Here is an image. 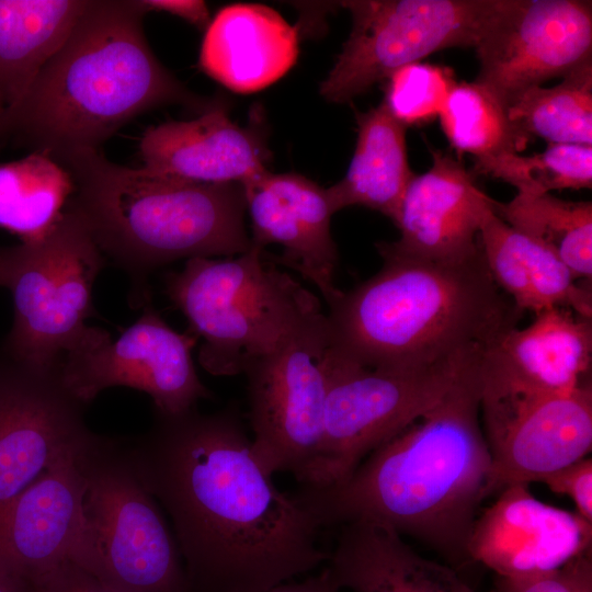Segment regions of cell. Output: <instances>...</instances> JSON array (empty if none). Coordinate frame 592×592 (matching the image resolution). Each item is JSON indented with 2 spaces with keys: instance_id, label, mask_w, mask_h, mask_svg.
Wrapping results in <instances>:
<instances>
[{
  "instance_id": "6da1fadb",
  "label": "cell",
  "mask_w": 592,
  "mask_h": 592,
  "mask_svg": "<svg viewBox=\"0 0 592 592\" xmlns=\"http://www.w3.org/2000/svg\"><path fill=\"white\" fill-rule=\"evenodd\" d=\"M124 446L171 519L190 592H266L328 561L320 527L254 460L236 403L155 411Z\"/></svg>"
},
{
  "instance_id": "7a4b0ae2",
  "label": "cell",
  "mask_w": 592,
  "mask_h": 592,
  "mask_svg": "<svg viewBox=\"0 0 592 592\" xmlns=\"http://www.w3.org/2000/svg\"><path fill=\"white\" fill-rule=\"evenodd\" d=\"M482 353L435 406L346 478L300 486L293 497L318 527L368 522L419 539L454 565L468 562V536L491 474L480 419Z\"/></svg>"
},
{
  "instance_id": "3957f363",
  "label": "cell",
  "mask_w": 592,
  "mask_h": 592,
  "mask_svg": "<svg viewBox=\"0 0 592 592\" xmlns=\"http://www.w3.org/2000/svg\"><path fill=\"white\" fill-rule=\"evenodd\" d=\"M138 0H90L59 50L7 110L9 143L56 162L101 147L168 104L206 110L156 57Z\"/></svg>"
},
{
  "instance_id": "277c9868",
  "label": "cell",
  "mask_w": 592,
  "mask_h": 592,
  "mask_svg": "<svg viewBox=\"0 0 592 592\" xmlns=\"http://www.w3.org/2000/svg\"><path fill=\"white\" fill-rule=\"evenodd\" d=\"M382 269L328 304L329 350L367 368H410L485 351L522 311L496 285L481 249L434 261L376 244Z\"/></svg>"
},
{
  "instance_id": "5b68a950",
  "label": "cell",
  "mask_w": 592,
  "mask_h": 592,
  "mask_svg": "<svg viewBox=\"0 0 592 592\" xmlns=\"http://www.w3.org/2000/svg\"><path fill=\"white\" fill-rule=\"evenodd\" d=\"M75 191L65 209L129 277V304L151 299L150 274L181 259L234 257L252 247L240 183H192L152 175L84 151L58 162Z\"/></svg>"
},
{
  "instance_id": "8992f818",
  "label": "cell",
  "mask_w": 592,
  "mask_h": 592,
  "mask_svg": "<svg viewBox=\"0 0 592 592\" xmlns=\"http://www.w3.org/2000/svg\"><path fill=\"white\" fill-rule=\"evenodd\" d=\"M164 286L201 340V366L215 376L243 374L323 314L316 295L254 246L234 257L189 259L167 273Z\"/></svg>"
},
{
  "instance_id": "52a82bcc",
  "label": "cell",
  "mask_w": 592,
  "mask_h": 592,
  "mask_svg": "<svg viewBox=\"0 0 592 592\" xmlns=\"http://www.w3.org/2000/svg\"><path fill=\"white\" fill-rule=\"evenodd\" d=\"M104 266L88 229L67 209L43 240L3 248L2 287L11 294L13 321L1 349L55 371L68 353L112 338L86 322L96 316L93 287Z\"/></svg>"
},
{
  "instance_id": "ba28073f",
  "label": "cell",
  "mask_w": 592,
  "mask_h": 592,
  "mask_svg": "<svg viewBox=\"0 0 592 592\" xmlns=\"http://www.w3.org/2000/svg\"><path fill=\"white\" fill-rule=\"evenodd\" d=\"M83 462V527L73 562L112 592H190L173 532L124 442L95 433Z\"/></svg>"
},
{
  "instance_id": "9c48e42d",
  "label": "cell",
  "mask_w": 592,
  "mask_h": 592,
  "mask_svg": "<svg viewBox=\"0 0 592 592\" xmlns=\"http://www.w3.org/2000/svg\"><path fill=\"white\" fill-rule=\"evenodd\" d=\"M482 352L419 367L367 368L328 346L322 442L304 486L326 487L346 478L369 453L435 406Z\"/></svg>"
},
{
  "instance_id": "30bf717a",
  "label": "cell",
  "mask_w": 592,
  "mask_h": 592,
  "mask_svg": "<svg viewBox=\"0 0 592 592\" xmlns=\"http://www.w3.org/2000/svg\"><path fill=\"white\" fill-rule=\"evenodd\" d=\"M499 0H349L352 29L320 84L345 103L399 68L445 48H475Z\"/></svg>"
},
{
  "instance_id": "8fae6325",
  "label": "cell",
  "mask_w": 592,
  "mask_h": 592,
  "mask_svg": "<svg viewBox=\"0 0 592 592\" xmlns=\"http://www.w3.org/2000/svg\"><path fill=\"white\" fill-rule=\"evenodd\" d=\"M328 346L323 312L243 373L253 432L251 453L271 477L287 471L304 485L317 463L323 434Z\"/></svg>"
},
{
  "instance_id": "7c38bea8",
  "label": "cell",
  "mask_w": 592,
  "mask_h": 592,
  "mask_svg": "<svg viewBox=\"0 0 592 592\" xmlns=\"http://www.w3.org/2000/svg\"><path fill=\"white\" fill-rule=\"evenodd\" d=\"M122 334L68 353L59 365L64 386L87 405L106 388L124 386L148 394L155 411L177 414L213 392L198 377L192 351L197 338L172 329L149 299Z\"/></svg>"
},
{
  "instance_id": "4fadbf2b",
  "label": "cell",
  "mask_w": 592,
  "mask_h": 592,
  "mask_svg": "<svg viewBox=\"0 0 592 592\" xmlns=\"http://www.w3.org/2000/svg\"><path fill=\"white\" fill-rule=\"evenodd\" d=\"M474 49L475 81L508 106L524 90L592 59V2L499 0Z\"/></svg>"
},
{
  "instance_id": "5bb4252c",
  "label": "cell",
  "mask_w": 592,
  "mask_h": 592,
  "mask_svg": "<svg viewBox=\"0 0 592 592\" xmlns=\"http://www.w3.org/2000/svg\"><path fill=\"white\" fill-rule=\"evenodd\" d=\"M491 455L489 496L509 485L540 482L592 447V384L563 394L480 396Z\"/></svg>"
},
{
  "instance_id": "9a60e30c",
  "label": "cell",
  "mask_w": 592,
  "mask_h": 592,
  "mask_svg": "<svg viewBox=\"0 0 592 592\" xmlns=\"http://www.w3.org/2000/svg\"><path fill=\"white\" fill-rule=\"evenodd\" d=\"M59 371L19 362L0 346V513L49 466L94 435Z\"/></svg>"
},
{
  "instance_id": "2e32d148",
  "label": "cell",
  "mask_w": 592,
  "mask_h": 592,
  "mask_svg": "<svg viewBox=\"0 0 592 592\" xmlns=\"http://www.w3.org/2000/svg\"><path fill=\"white\" fill-rule=\"evenodd\" d=\"M498 493L471 526L468 561L499 578H524L557 570L591 553L592 524L576 512L539 501L525 483L509 485Z\"/></svg>"
},
{
  "instance_id": "e0dca14e",
  "label": "cell",
  "mask_w": 592,
  "mask_h": 592,
  "mask_svg": "<svg viewBox=\"0 0 592 592\" xmlns=\"http://www.w3.org/2000/svg\"><path fill=\"white\" fill-rule=\"evenodd\" d=\"M91 440L55 462L2 510L1 572L33 584L59 565L73 562L83 527V453Z\"/></svg>"
},
{
  "instance_id": "ac0fdd59",
  "label": "cell",
  "mask_w": 592,
  "mask_h": 592,
  "mask_svg": "<svg viewBox=\"0 0 592 592\" xmlns=\"http://www.w3.org/2000/svg\"><path fill=\"white\" fill-rule=\"evenodd\" d=\"M242 186L252 246L264 250L280 244L282 253L267 259L297 271L331 303L341 291L334 285L339 255L331 235L334 213L326 189L300 174L269 170Z\"/></svg>"
},
{
  "instance_id": "d6986e66",
  "label": "cell",
  "mask_w": 592,
  "mask_h": 592,
  "mask_svg": "<svg viewBox=\"0 0 592 592\" xmlns=\"http://www.w3.org/2000/svg\"><path fill=\"white\" fill-rule=\"evenodd\" d=\"M592 318L554 307L487 348L481 396L563 394L591 383Z\"/></svg>"
},
{
  "instance_id": "ffe728a7",
  "label": "cell",
  "mask_w": 592,
  "mask_h": 592,
  "mask_svg": "<svg viewBox=\"0 0 592 592\" xmlns=\"http://www.w3.org/2000/svg\"><path fill=\"white\" fill-rule=\"evenodd\" d=\"M432 164L414 174L394 223L396 252L434 261H454L479 252V232L496 202L476 183L473 172L452 155L432 150Z\"/></svg>"
},
{
  "instance_id": "44dd1931",
  "label": "cell",
  "mask_w": 592,
  "mask_h": 592,
  "mask_svg": "<svg viewBox=\"0 0 592 592\" xmlns=\"http://www.w3.org/2000/svg\"><path fill=\"white\" fill-rule=\"evenodd\" d=\"M141 169L192 183H240L267 171L270 151L254 121L240 126L213 103L196 118L148 127L141 136Z\"/></svg>"
},
{
  "instance_id": "7402d4cb",
  "label": "cell",
  "mask_w": 592,
  "mask_h": 592,
  "mask_svg": "<svg viewBox=\"0 0 592 592\" xmlns=\"http://www.w3.org/2000/svg\"><path fill=\"white\" fill-rule=\"evenodd\" d=\"M297 55V31L281 14L263 4L236 3L207 26L200 67L226 88L251 93L282 78Z\"/></svg>"
},
{
  "instance_id": "603a6c76",
  "label": "cell",
  "mask_w": 592,
  "mask_h": 592,
  "mask_svg": "<svg viewBox=\"0 0 592 592\" xmlns=\"http://www.w3.org/2000/svg\"><path fill=\"white\" fill-rule=\"evenodd\" d=\"M352 592H476L453 568L417 554L395 531L368 522L340 526L325 567Z\"/></svg>"
},
{
  "instance_id": "cb8c5ba5",
  "label": "cell",
  "mask_w": 592,
  "mask_h": 592,
  "mask_svg": "<svg viewBox=\"0 0 592 592\" xmlns=\"http://www.w3.org/2000/svg\"><path fill=\"white\" fill-rule=\"evenodd\" d=\"M479 246L493 282L522 312L562 307L592 318L591 285L580 283L553 251L512 228L496 209L481 226Z\"/></svg>"
},
{
  "instance_id": "d4e9b609",
  "label": "cell",
  "mask_w": 592,
  "mask_h": 592,
  "mask_svg": "<svg viewBox=\"0 0 592 592\" xmlns=\"http://www.w3.org/2000/svg\"><path fill=\"white\" fill-rule=\"evenodd\" d=\"M356 146L342 180L326 189L333 213L364 206L397 219L406 190L414 177L408 162L407 126L384 102L356 113Z\"/></svg>"
},
{
  "instance_id": "484cf974",
  "label": "cell",
  "mask_w": 592,
  "mask_h": 592,
  "mask_svg": "<svg viewBox=\"0 0 592 592\" xmlns=\"http://www.w3.org/2000/svg\"><path fill=\"white\" fill-rule=\"evenodd\" d=\"M89 4L90 0H0V100L7 110L23 98Z\"/></svg>"
},
{
  "instance_id": "4316f807",
  "label": "cell",
  "mask_w": 592,
  "mask_h": 592,
  "mask_svg": "<svg viewBox=\"0 0 592 592\" xmlns=\"http://www.w3.org/2000/svg\"><path fill=\"white\" fill-rule=\"evenodd\" d=\"M73 191L70 173L45 153L0 163V228L22 243L43 240L61 219Z\"/></svg>"
},
{
  "instance_id": "83f0119b",
  "label": "cell",
  "mask_w": 592,
  "mask_h": 592,
  "mask_svg": "<svg viewBox=\"0 0 592 592\" xmlns=\"http://www.w3.org/2000/svg\"><path fill=\"white\" fill-rule=\"evenodd\" d=\"M497 215L515 230L553 251L583 284L592 276V204L550 193H517L496 202Z\"/></svg>"
},
{
  "instance_id": "f1b7e54d",
  "label": "cell",
  "mask_w": 592,
  "mask_h": 592,
  "mask_svg": "<svg viewBox=\"0 0 592 592\" xmlns=\"http://www.w3.org/2000/svg\"><path fill=\"white\" fill-rule=\"evenodd\" d=\"M515 127L528 139L592 146V59L554 87L535 86L506 106Z\"/></svg>"
},
{
  "instance_id": "f546056e",
  "label": "cell",
  "mask_w": 592,
  "mask_h": 592,
  "mask_svg": "<svg viewBox=\"0 0 592 592\" xmlns=\"http://www.w3.org/2000/svg\"><path fill=\"white\" fill-rule=\"evenodd\" d=\"M439 117L451 145L475 161L520 153L530 141L510 119L502 100L477 81L457 82Z\"/></svg>"
},
{
  "instance_id": "4dcf8cb0",
  "label": "cell",
  "mask_w": 592,
  "mask_h": 592,
  "mask_svg": "<svg viewBox=\"0 0 592 592\" xmlns=\"http://www.w3.org/2000/svg\"><path fill=\"white\" fill-rule=\"evenodd\" d=\"M474 171L502 180L517 193L591 189L592 146L549 144L533 155L505 153L475 161Z\"/></svg>"
},
{
  "instance_id": "1f68e13d",
  "label": "cell",
  "mask_w": 592,
  "mask_h": 592,
  "mask_svg": "<svg viewBox=\"0 0 592 592\" xmlns=\"http://www.w3.org/2000/svg\"><path fill=\"white\" fill-rule=\"evenodd\" d=\"M456 83L446 66L412 62L389 76L383 102L405 126L419 125L440 115Z\"/></svg>"
},
{
  "instance_id": "d6a6232c",
  "label": "cell",
  "mask_w": 592,
  "mask_h": 592,
  "mask_svg": "<svg viewBox=\"0 0 592 592\" xmlns=\"http://www.w3.org/2000/svg\"><path fill=\"white\" fill-rule=\"evenodd\" d=\"M494 592H592V553L537 576L499 578Z\"/></svg>"
},
{
  "instance_id": "836d02e7",
  "label": "cell",
  "mask_w": 592,
  "mask_h": 592,
  "mask_svg": "<svg viewBox=\"0 0 592 592\" xmlns=\"http://www.w3.org/2000/svg\"><path fill=\"white\" fill-rule=\"evenodd\" d=\"M550 491L569 497L576 513L592 524V458L589 456L545 477Z\"/></svg>"
},
{
  "instance_id": "e575fe53",
  "label": "cell",
  "mask_w": 592,
  "mask_h": 592,
  "mask_svg": "<svg viewBox=\"0 0 592 592\" xmlns=\"http://www.w3.org/2000/svg\"><path fill=\"white\" fill-rule=\"evenodd\" d=\"M35 592H112L72 561H66L33 582Z\"/></svg>"
},
{
  "instance_id": "d590c367",
  "label": "cell",
  "mask_w": 592,
  "mask_h": 592,
  "mask_svg": "<svg viewBox=\"0 0 592 592\" xmlns=\"http://www.w3.org/2000/svg\"><path fill=\"white\" fill-rule=\"evenodd\" d=\"M145 13L151 11L167 12L181 18L203 30L209 25V11L204 1L200 0H138Z\"/></svg>"
},
{
  "instance_id": "8d00e7d4",
  "label": "cell",
  "mask_w": 592,
  "mask_h": 592,
  "mask_svg": "<svg viewBox=\"0 0 592 592\" xmlns=\"http://www.w3.org/2000/svg\"><path fill=\"white\" fill-rule=\"evenodd\" d=\"M266 592H340L331 581L326 568L314 577L298 582H284Z\"/></svg>"
},
{
  "instance_id": "74e56055",
  "label": "cell",
  "mask_w": 592,
  "mask_h": 592,
  "mask_svg": "<svg viewBox=\"0 0 592 592\" xmlns=\"http://www.w3.org/2000/svg\"><path fill=\"white\" fill-rule=\"evenodd\" d=\"M0 592H35L32 583L0 571Z\"/></svg>"
},
{
  "instance_id": "f35d334b",
  "label": "cell",
  "mask_w": 592,
  "mask_h": 592,
  "mask_svg": "<svg viewBox=\"0 0 592 592\" xmlns=\"http://www.w3.org/2000/svg\"><path fill=\"white\" fill-rule=\"evenodd\" d=\"M9 143L7 107L0 100V150Z\"/></svg>"
},
{
  "instance_id": "ab89813d",
  "label": "cell",
  "mask_w": 592,
  "mask_h": 592,
  "mask_svg": "<svg viewBox=\"0 0 592 592\" xmlns=\"http://www.w3.org/2000/svg\"><path fill=\"white\" fill-rule=\"evenodd\" d=\"M3 277V248H0V287H2Z\"/></svg>"
}]
</instances>
